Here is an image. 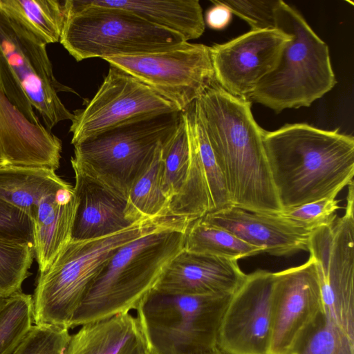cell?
Masks as SVG:
<instances>
[{
    "instance_id": "5",
    "label": "cell",
    "mask_w": 354,
    "mask_h": 354,
    "mask_svg": "<svg viewBox=\"0 0 354 354\" xmlns=\"http://www.w3.org/2000/svg\"><path fill=\"white\" fill-rule=\"evenodd\" d=\"M275 28L291 35L275 68L250 98L276 113L310 106L337 83L328 45L295 8L280 0Z\"/></svg>"
},
{
    "instance_id": "6",
    "label": "cell",
    "mask_w": 354,
    "mask_h": 354,
    "mask_svg": "<svg viewBox=\"0 0 354 354\" xmlns=\"http://www.w3.org/2000/svg\"><path fill=\"white\" fill-rule=\"evenodd\" d=\"M183 112L136 118L74 145L77 167L127 201L136 180L151 162L158 147L174 134Z\"/></svg>"
},
{
    "instance_id": "19",
    "label": "cell",
    "mask_w": 354,
    "mask_h": 354,
    "mask_svg": "<svg viewBox=\"0 0 354 354\" xmlns=\"http://www.w3.org/2000/svg\"><path fill=\"white\" fill-rule=\"evenodd\" d=\"M77 207L74 188L68 183L44 196L37 204L31 220L39 273L48 269L71 241Z\"/></svg>"
},
{
    "instance_id": "8",
    "label": "cell",
    "mask_w": 354,
    "mask_h": 354,
    "mask_svg": "<svg viewBox=\"0 0 354 354\" xmlns=\"http://www.w3.org/2000/svg\"><path fill=\"white\" fill-rule=\"evenodd\" d=\"M59 42L77 62L167 51L186 42L180 34L155 26L126 10L65 1Z\"/></svg>"
},
{
    "instance_id": "30",
    "label": "cell",
    "mask_w": 354,
    "mask_h": 354,
    "mask_svg": "<svg viewBox=\"0 0 354 354\" xmlns=\"http://www.w3.org/2000/svg\"><path fill=\"white\" fill-rule=\"evenodd\" d=\"M193 104L188 108V111L198 152L207 174L213 212H215L232 205L223 174L203 127L195 114Z\"/></svg>"
},
{
    "instance_id": "14",
    "label": "cell",
    "mask_w": 354,
    "mask_h": 354,
    "mask_svg": "<svg viewBox=\"0 0 354 354\" xmlns=\"http://www.w3.org/2000/svg\"><path fill=\"white\" fill-rule=\"evenodd\" d=\"M269 354H291L319 314L322 294L315 261L274 272Z\"/></svg>"
},
{
    "instance_id": "13",
    "label": "cell",
    "mask_w": 354,
    "mask_h": 354,
    "mask_svg": "<svg viewBox=\"0 0 354 354\" xmlns=\"http://www.w3.org/2000/svg\"><path fill=\"white\" fill-rule=\"evenodd\" d=\"M291 35L279 29L250 30L209 47L216 83L230 94L249 98L277 66Z\"/></svg>"
},
{
    "instance_id": "23",
    "label": "cell",
    "mask_w": 354,
    "mask_h": 354,
    "mask_svg": "<svg viewBox=\"0 0 354 354\" xmlns=\"http://www.w3.org/2000/svg\"><path fill=\"white\" fill-rule=\"evenodd\" d=\"M67 182L53 169L8 165L0 167V200L34 215L39 201Z\"/></svg>"
},
{
    "instance_id": "18",
    "label": "cell",
    "mask_w": 354,
    "mask_h": 354,
    "mask_svg": "<svg viewBox=\"0 0 354 354\" xmlns=\"http://www.w3.org/2000/svg\"><path fill=\"white\" fill-rule=\"evenodd\" d=\"M77 207L71 240L98 238L115 233L133 223L127 220V200L77 167H73Z\"/></svg>"
},
{
    "instance_id": "28",
    "label": "cell",
    "mask_w": 354,
    "mask_h": 354,
    "mask_svg": "<svg viewBox=\"0 0 354 354\" xmlns=\"http://www.w3.org/2000/svg\"><path fill=\"white\" fill-rule=\"evenodd\" d=\"M164 191L171 201L178 194L186 180L190 158L187 124L182 119L171 137L162 145Z\"/></svg>"
},
{
    "instance_id": "11",
    "label": "cell",
    "mask_w": 354,
    "mask_h": 354,
    "mask_svg": "<svg viewBox=\"0 0 354 354\" xmlns=\"http://www.w3.org/2000/svg\"><path fill=\"white\" fill-rule=\"evenodd\" d=\"M172 111H180L145 84L110 65L94 97L73 113L71 144L136 118Z\"/></svg>"
},
{
    "instance_id": "4",
    "label": "cell",
    "mask_w": 354,
    "mask_h": 354,
    "mask_svg": "<svg viewBox=\"0 0 354 354\" xmlns=\"http://www.w3.org/2000/svg\"><path fill=\"white\" fill-rule=\"evenodd\" d=\"M178 219H147L111 234L71 240L48 269L39 273L32 297L35 324L71 328L74 315L87 292L117 250Z\"/></svg>"
},
{
    "instance_id": "36",
    "label": "cell",
    "mask_w": 354,
    "mask_h": 354,
    "mask_svg": "<svg viewBox=\"0 0 354 354\" xmlns=\"http://www.w3.org/2000/svg\"><path fill=\"white\" fill-rule=\"evenodd\" d=\"M200 354H225L223 353L220 349H218L217 347H215L208 351L200 353Z\"/></svg>"
},
{
    "instance_id": "20",
    "label": "cell",
    "mask_w": 354,
    "mask_h": 354,
    "mask_svg": "<svg viewBox=\"0 0 354 354\" xmlns=\"http://www.w3.org/2000/svg\"><path fill=\"white\" fill-rule=\"evenodd\" d=\"M66 354H143L149 346L140 323L131 313L80 326Z\"/></svg>"
},
{
    "instance_id": "12",
    "label": "cell",
    "mask_w": 354,
    "mask_h": 354,
    "mask_svg": "<svg viewBox=\"0 0 354 354\" xmlns=\"http://www.w3.org/2000/svg\"><path fill=\"white\" fill-rule=\"evenodd\" d=\"M274 272L258 270L232 295L219 326L216 347L225 354H269Z\"/></svg>"
},
{
    "instance_id": "25",
    "label": "cell",
    "mask_w": 354,
    "mask_h": 354,
    "mask_svg": "<svg viewBox=\"0 0 354 354\" xmlns=\"http://www.w3.org/2000/svg\"><path fill=\"white\" fill-rule=\"evenodd\" d=\"M0 10L46 45L59 42L66 20L65 1L0 0Z\"/></svg>"
},
{
    "instance_id": "16",
    "label": "cell",
    "mask_w": 354,
    "mask_h": 354,
    "mask_svg": "<svg viewBox=\"0 0 354 354\" xmlns=\"http://www.w3.org/2000/svg\"><path fill=\"white\" fill-rule=\"evenodd\" d=\"M62 141L43 124L30 122L0 88V167H44L56 171Z\"/></svg>"
},
{
    "instance_id": "10",
    "label": "cell",
    "mask_w": 354,
    "mask_h": 354,
    "mask_svg": "<svg viewBox=\"0 0 354 354\" xmlns=\"http://www.w3.org/2000/svg\"><path fill=\"white\" fill-rule=\"evenodd\" d=\"M132 75L181 112L216 82L209 46L185 42L156 53L103 58Z\"/></svg>"
},
{
    "instance_id": "38",
    "label": "cell",
    "mask_w": 354,
    "mask_h": 354,
    "mask_svg": "<svg viewBox=\"0 0 354 354\" xmlns=\"http://www.w3.org/2000/svg\"><path fill=\"white\" fill-rule=\"evenodd\" d=\"M3 298V297L0 296V303L1 302Z\"/></svg>"
},
{
    "instance_id": "15",
    "label": "cell",
    "mask_w": 354,
    "mask_h": 354,
    "mask_svg": "<svg viewBox=\"0 0 354 354\" xmlns=\"http://www.w3.org/2000/svg\"><path fill=\"white\" fill-rule=\"evenodd\" d=\"M246 277L237 260L183 249L169 263L155 290L179 295H230Z\"/></svg>"
},
{
    "instance_id": "26",
    "label": "cell",
    "mask_w": 354,
    "mask_h": 354,
    "mask_svg": "<svg viewBox=\"0 0 354 354\" xmlns=\"http://www.w3.org/2000/svg\"><path fill=\"white\" fill-rule=\"evenodd\" d=\"M184 250L235 260L263 253V249L247 243L202 216L189 222L185 231Z\"/></svg>"
},
{
    "instance_id": "24",
    "label": "cell",
    "mask_w": 354,
    "mask_h": 354,
    "mask_svg": "<svg viewBox=\"0 0 354 354\" xmlns=\"http://www.w3.org/2000/svg\"><path fill=\"white\" fill-rule=\"evenodd\" d=\"M164 144L158 147L151 162L129 191L124 215L131 223L172 217L169 214V201L164 191Z\"/></svg>"
},
{
    "instance_id": "32",
    "label": "cell",
    "mask_w": 354,
    "mask_h": 354,
    "mask_svg": "<svg viewBox=\"0 0 354 354\" xmlns=\"http://www.w3.org/2000/svg\"><path fill=\"white\" fill-rule=\"evenodd\" d=\"M71 337L68 328L35 324L12 354H66Z\"/></svg>"
},
{
    "instance_id": "9",
    "label": "cell",
    "mask_w": 354,
    "mask_h": 354,
    "mask_svg": "<svg viewBox=\"0 0 354 354\" xmlns=\"http://www.w3.org/2000/svg\"><path fill=\"white\" fill-rule=\"evenodd\" d=\"M232 296L153 290L136 309L149 348L156 354H200L216 347L219 326Z\"/></svg>"
},
{
    "instance_id": "1",
    "label": "cell",
    "mask_w": 354,
    "mask_h": 354,
    "mask_svg": "<svg viewBox=\"0 0 354 354\" xmlns=\"http://www.w3.org/2000/svg\"><path fill=\"white\" fill-rule=\"evenodd\" d=\"M217 164L232 205L248 212L283 211L266 155L263 129L252 113V101L234 96L216 82L193 104Z\"/></svg>"
},
{
    "instance_id": "7",
    "label": "cell",
    "mask_w": 354,
    "mask_h": 354,
    "mask_svg": "<svg viewBox=\"0 0 354 354\" xmlns=\"http://www.w3.org/2000/svg\"><path fill=\"white\" fill-rule=\"evenodd\" d=\"M46 46L17 21L0 10V88L30 122L49 129L71 113L58 93L74 92L56 79Z\"/></svg>"
},
{
    "instance_id": "22",
    "label": "cell",
    "mask_w": 354,
    "mask_h": 354,
    "mask_svg": "<svg viewBox=\"0 0 354 354\" xmlns=\"http://www.w3.org/2000/svg\"><path fill=\"white\" fill-rule=\"evenodd\" d=\"M291 354H354V308L322 301Z\"/></svg>"
},
{
    "instance_id": "29",
    "label": "cell",
    "mask_w": 354,
    "mask_h": 354,
    "mask_svg": "<svg viewBox=\"0 0 354 354\" xmlns=\"http://www.w3.org/2000/svg\"><path fill=\"white\" fill-rule=\"evenodd\" d=\"M34 255L32 243L0 239V296L21 291Z\"/></svg>"
},
{
    "instance_id": "27",
    "label": "cell",
    "mask_w": 354,
    "mask_h": 354,
    "mask_svg": "<svg viewBox=\"0 0 354 354\" xmlns=\"http://www.w3.org/2000/svg\"><path fill=\"white\" fill-rule=\"evenodd\" d=\"M33 299L17 292L0 303V354H12L32 327Z\"/></svg>"
},
{
    "instance_id": "34",
    "label": "cell",
    "mask_w": 354,
    "mask_h": 354,
    "mask_svg": "<svg viewBox=\"0 0 354 354\" xmlns=\"http://www.w3.org/2000/svg\"><path fill=\"white\" fill-rule=\"evenodd\" d=\"M0 239L33 244L32 222L30 217L19 209L1 200Z\"/></svg>"
},
{
    "instance_id": "37",
    "label": "cell",
    "mask_w": 354,
    "mask_h": 354,
    "mask_svg": "<svg viewBox=\"0 0 354 354\" xmlns=\"http://www.w3.org/2000/svg\"><path fill=\"white\" fill-rule=\"evenodd\" d=\"M143 354H156L153 351L149 348Z\"/></svg>"
},
{
    "instance_id": "33",
    "label": "cell",
    "mask_w": 354,
    "mask_h": 354,
    "mask_svg": "<svg viewBox=\"0 0 354 354\" xmlns=\"http://www.w3.org/2000/svg\"><path fill=\"white\" fill-rule=\"evenodd\" d=\"M245 21L251 30L275 29V13L280 0H218Z\"/></svg>"
},
{
    "instance_id": "3",
    "label": "cell",
    "mask_w": 354,
    "mask_h": 354,
    "mask_svg": "<svg viewBox=\"0 0 354 354\" xmlns=\"http://www.w3.org/2000/svg\"><path fill=\"white\" fill-rule=\"evenodd\" d=\"M190 221L178 219L119 248L89 288L71 328L136 310L184 249Z\"/></svg>"
},
{
    "instance_id": "17",
    "label": "cell",
    "mask_w": 354,
    "mask_h": 354,
    "mask_svg": "<svg viewBox=\"0 0 354 354\" xmlns=\"http://www.w3.org/2000/svg\"><path fill=\"white\" fill-rule=\"evenodd\" d=\"M202 217L247 243L263 249V253L282 257L308 251L312 232L292 225L277 214L251 212L231 206Z\"/></svg>"
},
{
    "instance_id": "2",
    "label": "cell",
    "mask_w": 354,
    "mask_h": 354,
    "mask_svg": "<svg viewBox=\"0 0 354 354\" xmlns=\"http://www.w3.org/2000/svg\"><path fill=\"white\" fill-rule=\"evenodd\" d=\"M268 162L283 210L339 193L353 182L354 138L306 123L264 131Z\"/></svg>"
},
{
    "instance_id": "31",
    "label": "cell",
    "mask_w": 354,
    "mask_h": 354,
    "mask_svg": "<svg viewBox=\"0 0 354 354\" xmlns=\"http://www.w3.org/2000/svg\"><path fill=\"white\" fill-rule=\"evenodd\" d=\"M333 194L316 201L284 209L277 214L283 221L297 227L313 232L317 228L333 223L339 209L336 196Z\"/></svg>"
},
{
    "instance_id": "35",
    "label": "cell",
    "mask_w": 354,
    "mask_h": 354,
    "mask_svg": "<svg viewBox=\"0 0 354 354\" xmlns=\"http://www.w3.org/2000/svg\"><path fill=\"white\" fill-rule=\"evenodd\" d=\"M214 6L208 9L205 14V22L209 28L214 30H222L231 21L232 12L218 0L212 1Z\"/></svg>"
},
{
    "instance_id": "21",
    "label": "cell",
    "mask_w": 354,
    "mask_h": 354,
    "mask_svg": "<svg viewBox=\"0 0 354 354\" xmlns=\"http://www.w3.org/2000/svg\"><path fill=\"white\" fill-rule=\"evenodd\" d=\"M90 5L126 10L149 23L176 32L187 41L205 30L203 9L198 0H85Z\"/></svg>"
}]
</instances>
